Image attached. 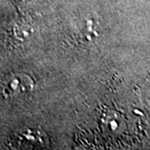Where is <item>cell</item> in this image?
Here are the masks:
<instances>
[{
  "instance_id": "cell-1",
  "label": "cell",
  "mask_w": 150,
  "mask_h": 150,
  "mask_svg": "<svg viewBox=\"0 0 150 150\" xmlns=\"http://www.w3.org/2000/svg\"><path fill=\"white\" fill-rule=\"evenodd\" d=\"M33 85L31 79L26 75H13L3 83V93L7 97H16L28 93Z\"/></svg>"
}]
</instances>
